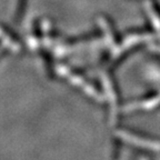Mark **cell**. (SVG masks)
<instances>
[{
  "mask_svg": "<svg viewBox=\"0 0 160 160\" xmlns=\"http://www.w3.org/2000/svg\"><path fill=\"white\" fill-rule=\"evenodd\" d=\"M140 160H149V159H146V158H142V159H140Z\"/></svg>",
  "mask_w": 160,
  "mask_h": 160,
  "instance_id": "1",
  "label": "cell"
}]
</instances>
